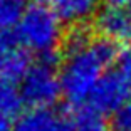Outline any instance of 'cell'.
<instances>
[{
	"label": "cell",
	"instance_id": "cell-15",
	"mask_svg": "<svg viewBox=\"0 0 131 131\" xmlns=\"http://www.w3.org/2000/svg\"><path fill=\"white\" fill-rule=\"evenodd\" d=\"M111 7H124V5H131V0H104Z\"/></svg>",
	"mask_w": 131,
	"mask_h": 131
},
{
	"label": "cell",
	"instance_id": "cell-10",
	"mask_svg": "<svg viewBox=\"0 0 131 131\" xmlns=\"http://www.w3.org/2000/svg\"><path fill=\"white\" fill-rule=\"evenodd\" d=\"M71 123L72 131H109V124L104 119V114L94 111L93 108L71 114Z\"/></svg>",
	"mask_w": 131,
	"mask_h": 131
},
{
	"label": "cell",
	"instance_id": "cell-6",
	"mask_svg": "<svg viewBox=\"0 0 131 131\" xmlns=\"http://www.w3.org/2000/svg\"><path fill=\"white\" fill-rule=\"evenodd\" d=\"M96 30L118 46L131 44V12L108 5L96 14Z\"/></svg>",
	"mask_w": 131,
	"mask_h": 131
},
{
	"label": "cell",
	"instance_id": "cell-7",
	"mask_svg": "<svg viewBox=\"0 0 131 131\" xmlns=\"http://www.w3.org/2000/svg\"><path fill=\"white\" fill-rule=\"evenodd\" d=\"M14 131H72L71 114H59L50 108H30L15 119Z\"/></svg>",
	"mask_w": 131,
	"mask_h": 131
},
{
	"label": "cell",
	"instance_id": "cell-9",
	"mask_svg": "<svg viewBox=\"0 0 131 131\" xmlns=\"http://www.w3.org/2000/svg\"><path fill=\"white\" fill-rule=\"evenodd\" d=\"M24 104L25 101H24L20 86L7 79H0V114L8 119L12 116L19 118L22 114Z\"/></svg>",
	"mask_w": 131,
	"mask_h": 131
},
{
	"label": "cell",
	"instance_id": "cell-4",
	"mask_svg": "<svg viewBox=\"0 0 131 131\" xmlns=\"http://www.w3.org/2000/svg\"><path fill=\"white\" fill-rule=\"evenodd\" d=\"M128 96L129 91L126 84L118 74V71H114V72H106L101 77V81L97 82L89 97V103L91 108L101 114H108V113L114 114L123 104L128 103Z\"/></svg>",
	"mask_w": 131,
	"mask_h": 131
},
{
	"label": "cell",
	"instance_id": "cell-11",
	"mask_svg": "<svg viewBox=\"0 0 131 131\" xmlns=\"http://www.w3.org/2000/svg\"><path fill=\"white\" fill-rule=\"evenodd\" d=\"M24 12V0H0V34L17 27Z\"/></svg>",
	"mask_w": 131,
	"mask_h": 131
},
{
	"label": "cell",
	"instance_id": "cell-2",
	"mask_svg": "<svg viewBox=\"0 0 131 131\" xmlns=\"http://www.w3.org/2000/svg\"><path fill=\"white\" fill-rule=\"evenodd\" d=\"M15 39L24 49L40 54V57L57 52L62 39V22L54 10L44 4L25 7L22 19L15 27Z\"/></svg>",
	"mask_w": 131,
	"mask_h": 131
},
{
	"label": "cell",
	"instance_id": "cell-8",
	"mask_svg": "<svg viewBox=\"0 0 131 131\" xmlns=\"http://www.w3.org/2000/svg\"><path fill=\"white\" fill-rule=\"evenodd\" d=\"M62 24L79 25L89 20L97 10V0H47Z\"/></svg>",
	"mask_w": 131,
	"mask_h": 131
},
{
	"label": "cell",
	"instance_id": "cell-12",
	"mask_svg": "<svg viewBox=\"0 0 131 131\" xmlns=\"http://www.w3.org/2000/svg\"><path fill=\"white\" fill-rule=\"evenodd\" d=\"M113 128L116 131H131V101L113 114Z\"/></svg>",
	"mask_w": 131,
	"mask_h": 131
},
{
	"label": "cell",
	"instance_id": "cell-13",
	"mask_svg": "<svg viewBox=\"0 0 131 131\" xmlns=\"http://www.w3.org/2000/svg\"><path fill=\"white\" fill-rule=\"evenodd\" d=\"M118 74L124 81L128 91L131 94V50H124L118 61Z\"/></svg>",
	"mask_w": 131,
	"mask_h": 131
},
{
	"label": "cell",
	"instance_id": "cell-16",
	"mask_svg": "<svg viewBox=\"0 0 131 131\" xmlns=\"http://www.w3.org/2000/svg\"><path fill=\"white\" fill-rule=\"evenodd\" d=\"M129 12H131V7H129Z\"/></svg>",
	"mask_w": 131,
	"mask_h": 131
},
{
	"label": "cell",
	"instance_id": "cell-14",
	"mask_svg": "<svg viewBox=\"0 0 131 131\" xmlns=\"http://www.w3.org/2000/svg\"><path fill=\"white\" fill-rule=\"evenodd\" d=\"M0 131H14V124H10V119L0 114Z\"/></svg>",
	"mask_w": 131,
	"mask_h": 131
},
{
	"label": "cell",
	"instance_id": "cell-3",
	"mask_svg": "<svg viewBox=\"0 0 131 131\" xmlns=\"http://www.w3.org/2000/svg\"><path fill=\"white\" fill-rule=\"evenodd\" d=\"M20 91L25 104L32 108H50L62 94L61 74L56 71V66L39 61L22 77Z\"/></svg>",
	"mask_w": 131,
	"mask_h": 131
},
{
	"label": "cell",
	"instance_id": "cell-1",
	"mask_svg": "<svg viewBox=\"0 0 131 131\" xmlns=\"http://www.w3.org/2000/svg\"><path fill=\"white\" fill-rule=\"evenodd\" d=\"M121 52L118 44L108 39H97L76 52L66 54L64 66L61 69L62 94L67 103L79 108L89 101L94 88L104 76V69L118 62Z\"/></svg>",
	"mask_w": 131,
	"mask_h": 131
},
{
	"label": "cell",
	"instance_id": "cell-5",
	"mask_svg": "<svg viewBox=\"0 0 131 131\" xmlns=\"http://www.w3.org/2000/svg\"><path fill=\"white\" fill-rule=\"evenodd\" d=\"M17 42L19 40L8 32L0 34V79L12 82L22 81L30 67L27 52Z\"/></svg>",
	"mask_w": 131,
	"mask_h": 131
}]
</instances>
